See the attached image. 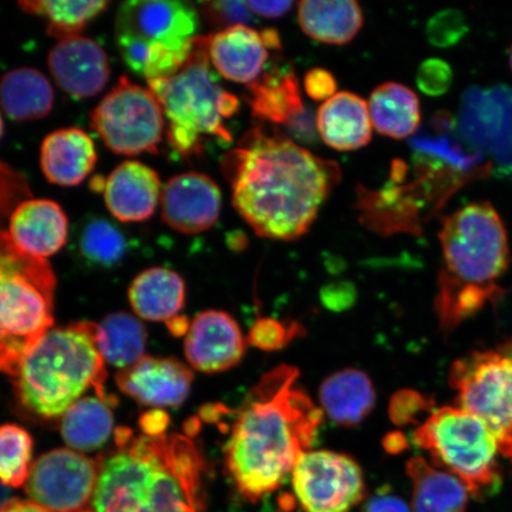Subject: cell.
<instances>
[{"label":"cell","instance_id":"1","mask_svg":"<svg viewBox=\"0 0 512 512\" xmlns=\"http://www.w3.org/2000/svg\"><path fill=\"white\" fill-rule=\"evenodd\" d=\"M223 165L242 219L261 238L281 241L310 229L341 179L336 163L261 127L248 132Z\"/></svg>","mask_w":512,"mask_h":512},{"label":"cell","instance_id":"2","mask_svg":"<svg viewBox=\"0 0 512 512\" xmlns=\"http://www.w3.org/2000/svg\"><path fill=\"white\" fill-rule=\"evenodd\" d=\"M298 376L296 368L280 366L262 377L230 432L228 475L251 503L283 485L322 424V411L296 386Z\"/></svg>","mask_w":512,"mask_h":512},{"label":"cell","instance_id":"3","mask_svg":"<svg viewBox=\"0 0 512 512\" xmlns=\"http://www.w3.org/2000/svg\"><path fill=\"white\" fill-rule=\"evenodd\" d=\"M115 440L118 450L101 460L94 512H203L204 462L190 438L119 428Z\"/></svg>","mask_w":512,"mask_h":512},{"label":"cell","instance_id":"4","mask_svg":"<svg viewBox=\"0 0 512 512\" xmlns=\"http://www.w3.org/2000/svg\"><path fill=\"white\" fill-rule=\"evenodd\" d=\"M443 268L435 298L440 328L456 329L503 296L498 279L508 270L507 229L489 202H473L443 220Z\"/></svg>","mask_w":512,"mask_h":512},{"label":"cell","instance_id":"5","mask_svg":"<svg viewBox=\"0 0 512 512\" xmlns=\"http://www.w3.org/2000/svg\"><path fill=\"white\" fill-rule=\"evenodd\" d=\"M105 360L96 343V324L79 322L49 330L23 358L15 376L22 405L41 418H60L91 387L102 400L106 392Z\"/></svg>","mask_w":512,"mask_h":512},{"label":"cell","instance_id":"6","mask_svg":"<svg viewBox=\"0 0 512 512\" xmlns=\"http://www.w3.org/2000/svg\"><path fill=\"white\" fill-rule=\"evenodd\" d=\"M147 85L162 105L166 139L178 155L200 156L210 138L222 145L233 142L226 123L240 111V101L211 73L208 37H197L187 61L174 74Z\"/></svg>","mask_w":512,"mask_h":512},{"label":"cell","instance_id":"7","mask_svg":"<svg viewBox=\"0 0 512 512\" xmlns=\"http://www.w3.org/2000/svg\"><path fill=\"white\" fill-rule=\"evenodd\" d=\"M56 278L47 260L0 230V373L15 377L25 355L54 324Z\"/></svg>","mask_w":512,"mask_h":512},{"label":"cell","instance_id":"8","mask_svg":"<svg viewBox=\"0 0 512 512\" xmlns=\"http://www.w3.org/2000/svg\"><path fill=\"white\" fill-rule=\"evenodd\" d=\"M197 29V12L188 3L131 0L118 10L115 43L126 66L151 82L168 78L187 61Z\"/></svg>","mask_w":512,"mask_h":512},{"label":"cell","instance_id":"9","mask_svg":"<svg viewBox=\"0 0 512 512\" xmlns=\"http://www.w3.org/2000/svg\"><path fill=\"white\" fill-rule=\"evenodd\" d=\"M413 440L430 452L435 464L462 480L473 497L484 498L501 489L497 439L477 416L460 408H440L416 428Z\"/></svg>","mask_w":512,"mask_h":512},{"label":"cell","instance_id":"10","mask_svg":"<svg viewBox=\"0 0 512 512\" xmlns=\"http://www.w3.org/2000/svg\"><path fill=\"white\" fill-rule=\"evenodd\" d=\"M91 118L102 143L121 156L157 153L166 134L165 115L155 93L125 76L94 108Z\"/></svg>","mask_w":512,"mask_h":512},{"label":"cell","instance_id":"11","mask_svg":"<svg viewBox=\"0 0 512 512\" xmlns=\"http://www.w3.org/2000/svg\"><path fill=\"white\" fill-rule=\"evenodd\" d=\"M450 384L459 408L484 421L501 443L512 427V341L454 362Z\"/></svg>","mask_w":512,"mask_h":512},{"label":"cell","instance_id":"12","mask_svg":"<svg viewBox=\"0 0 512 512\" xmlns=\"http://www.w3.org/2000/svg\"><path fill=\"white\" fill-rule=\"evenodd\" d=\"M294 496L304 512H350L366 495L354 459L332 451H309L292 471Z\"/></svg>","mask_w":512,"mask_h":512},{"label":"cell","instance_id":"13","mask_svg":"<svg viewBox=\"0 0 512 512\" xmlns=\"http://www.w3.org/2000/svg\"><path fill=\"white\" fill-rule=\"evenodd\" d=\"M100 469L101 459L56 448L31 465L25 492L50 512H82L92 502Z\"/></svg>","mask_w":512,"mask_h":512},{"label":"cell","instance_id":"14","mask_svg":"<svg viewBox=\"0 0 512 512\" xmlns=\"http://www.w3.org/2000/svg\"><path fill=\"white\" fill-rule=\"evenodd\" d=\"M162 219L179 233L206 232L219 220L222 194L213 178L184 172L169 179L160 196Z\"/></svg>","mask_w":512,"mask_h":512},{"label":"cell","instance_id":"15","mask_svg":"<svg viewBox=\"0 0 512 512\" xmlns=\"http://www.w3.org/2000/svg\"><path fill=\"white\" fill-rule=\"evenodd\" d=\"M48 66L56 85L74 99L93 98L110 81L106 51L81 35L57 42L48 55Z\"/></svg>","mask_w":512,"mask_h":512},{"label":"cell","instance_id":"16","mask_svg":"<svg viewBox=\"0 0 512 512\" xmlns=\"http://www.w3.org/2000/svg\"><path fill=\"white\" fill-rule=\"evenodd\" d=\"M246 350V339L235 319L222 311H206L190 323L184 352L190 366L214 374L233 368Z\"/></svg>","mask_w":512,"mask_h":512},{"label":"cell","instance_id":"17","mask_svg":"<svg viewBox=\"0 0 512 512\" xmlns=\"http://www.w3.org/2000/svg\"><path fill=\"white\" fill-rule=\"evenodd\" d=\"M194 374L175 358L145 356L134 366L121 370L117 384L121 392L140 405L176 408L190 394Z\"/></svg>","mask_w":512,"mask_h":512},{"label":"cell","instance_id":"18","mask_svg":"<svg viewBox=\"0 0 512 512\" xmlns=\"http://www.w3.org/2000/svg\"><path fill=\"white\" fill-rule=\"evenodd\" d=\"M102 190L111 215L120 222L132 223L149 220L155 214L163 185L150 166L127 160L112 171Z\"/></svg>","mask_w":512,"mask_h":512},{"label":"cell","instance_id":"19","mask_svg":"<svg viewBox=\"0 0 512 512\" xmlns=\"http://www.w3.org/2000/svg\"><path fill=\"white\" fill-rule=\"evenodd\" d=\"M270 49L265 30L256 31L247 25L208 36L209 60L217 73L224 79L248 86L264 73Z\"/></svg>","mask_w":512,"mask_h":512},{"label":"cell","instance_id":"20","mask_svg":"<svg viewBox=\"0 0 512 512\" xmlns=\"http://www.w3.org/2000/svg\"><path fill=\"white\" fill-rule=\"evenodd\" d=\"M68 232V217L60 204L35 198L14 210L8 233L24 253L46 260L66 245Z\"/></svg>","mask_w":512,"mask_h":512},{"label":"cell","instance_id":"21","mask_svg":"<svg viewBox=\"0 0 512 512\" xmlns=\"http://www.w3.org/2000/svg\"><path fill=\"white\" fill-rule=\"evenodd\" d=\"M41 169L48 182L75 187L92 174L96 155L93 139L80 128H62L50 133L41 146Z\"/></svg>","mask_w":512,"mask_h":512},{"label":"cell","instance_id":"22","mask_svg":"<svg viewBox=\"0 0 512 512\" xmlns=\"http://www.w3.org/2000/svg\"><path fill=\"white\" fill-rule=\"evenodd\" d=\"M316 125L323 142L341 152L360 150L373 137L368 104L351 92L336 93L326 100L319 107Z\"/></svg>","mask_w":512,"mask_h":512},{"label":"cell","instance_id":"23","mask_svg":"<svg viewBox=\"0 0 512 512\" xmlns=\"http://www.w3.org/2000/svg\"><path fill=\"white\" fill-rule=\"evenodd\" d=\"M298 19L306 36L335 46L354 40L364 22L354 0H304L298 5Z\"/></svg>","mask_w":512,"mask_h":512},{"label":"cell","instance_id":"24","mask_svg":"<svg viewBox=\"0 0 512 512\" xmlns=\"http://www.w3.org/2000/svg\"><path fill=\"white\" fill-rule=\"evenodd\" d=\"M128 298L140 318L166 322L178 316L185 303V284L178 273L152 267L133 280Z\"/></svg>","mask_w":512,"mask_h":512},{"label":"cell","instance_id":"25","mask_svg":"<svg viewBox=\"0 0 512 512\" xmlns=\"http://www.w3.org/2000/svg\"><path fill=\"white\" fill-rule=\"evenodd\" d=\"M320 401L326 414L344 427H354L367 418L375 406L376 394L367 374L356 369L337 371L320 387Z\"/></svg>","mask_w":512,"mask_h":512},{"label":"cell","instance_id":"26","mask_svg":"<svg viewBox=\"0 0 512 512\" xmlns=\"http://www.w3.org/2000/svg\"><path fill=\"white\" fill-rule=\"evenodd\" d=\"M413 483L414 512H465L470 492L451 472L438 470L416 457L407 463Z\"/></svg>","mask_w":512,"mask_h":512},{"label":"cell","instance_id":"27","mask_svg":"<svg viewBox=\"0 0 512 512\" xmlns=\"http://www.w3.org/2000/svg\"><path fill=\"white\" fill-rule=\"evenodd\" d=\"M247 101L254 117L287 124L305 112L299 81L291 69L272 70L248 86Z\"/></svg>","mask_w":512,"mask_h":512},{"label":"cell","instance_id":"28","mask_svg":"<svg viewBox=\"0 0 512 512\" xmlns=\"http://www.w3.org/2000/svg\"><path fill=\"white\" fill-rule=\"evenodd\" d=\"M54 102V89L40 70L17 68L0 79V106L19 123L47 117Z\"/></svg>","mask_w":512,"mask_h":512},{"label":"cell","instance_id":"29","mask_svg":"<svg viewBox=\"0 0 512 512\" xmlns=\"http://www.w3.org/2000/svg\"><path fill=\"white\" fill-rule=\"evenodd\" d=\"M368 107L371 124L382 136L405 139L418 130L420 100L402 83L386 82L374 89Z\"/></svg>","mask_w":512,"mask_h":512},{"label":"cell","instance_id":"30","mask_svg":"<svg viewBox=\"0 0 512 512\" xmlns=\"http://www.w3.org/2000/svg\"><path fill=\"white\" fill-rule=\"evenodd\" d=\"M110 405L98 395L75 402L62 416L61 434L64 443L81 452H92L104 446L114 430Z\"/></svg>","mask_w":512,"mask_h":512},{"label":"cell","instance_id":"31","mask_svg":"<svg viewBox=\"0 0 512 512\" xmlns=\"http://www.w3.org/2000/svg\"><path fill=\"white\" fill-rule=\"evenodd\" d=\"M96 343L105 362L124 370L145 357L147 331L130 313H111L96 324Z\"/></svg>","mask_w":512,"mask_h":512},{"label":"cell","instance_id":"32","mask_svg":"<svg viewBox=\"0 0 512 512\" xmlns=\"http://www.w3.org/2000/svg\"><path fill=\"white\" fill-rule=\"evenodd\" d=\"M19 8L28 14L47 19V34L59 40L80 36L94 18L110 5L108 2H68V0H32L21 2Z\"/></svg>","mask_w":512,"mask_h":512},{"label":"cell","instance_id":"33","mask_svg":"<svg viewBox=\"0 0 512 512\" xmlns=\"http://www.w3.org/2000/svg\"><path fill=\"white\" fill-rule=\"evenodd\" d=\"M76 247L88 266L112 268L127 253L126 236L118 226L104 217H87L80 224Z\"/></svg>","mask_w":512,"mask_h":512},{"label":"cell","instance_id":"34","mask_svg":"<svg viewBox=\"0 0 512 512\" xmlns=\"http://www.w3.org/2000/svg\"><path fill=\"white\" fill-rule=\"evenodd\" d=\"M31 435L17 425L0 426V483L19 488L27 482L32 456Z\"/></svg>","mask_w":512,"mask_h":512},{"label":"cell","instance_id":"35","mask_svg":"<svg viewBox=\"0 0 512 512\" xmlns=\"http://www.w3.org/2000/svg\"><path fill=\"white\" fill-rule=\"evenodd\" d=\"M467 22L462 12L444 10L438 12L427 23L426 34L428 41L439 48H450L466 35Z\"/></svg>","mask_w":512,"mask_h":512},{"label":"cell","instance_id":"36","mask_svg":"<svg viewBox=\"0 0 512 512\" xmlns=\"http://www.w3.org/2000/svg\"><path fill=\"white\" fill-rule=\"evenodd\" d=\"M300 332L302 328L298 324L286 325L275 319L264 318L253 325L247 341L261 350L274 351L283 349Z\"/></svg>","mask_w":512,"mask_h":512},{"label":"cell","instance_id":"37","mask_svg":"<svg viewBox=\"0 0 512 512\" xmlns=\"http://www.w3.org/2000/svg\"><path fill=\"white\" fill-rule=\"evenodd\" d=\"M201 6L203 16L215 27L227 29L253 22L252 11L248 8L247 2H238V0L220 2L219 0V2L202 3Z\"/></svg>","mask_w":512,"mask_h":512},{"label":"cell","instance_id":"38","mask_svg":"<svg viewBox=\"0 0 512 512\" xmlns=\"http://www.w3.org/2000/svg\"><path fill=\"white\" fill-rule=\"evenodd\" d=\"M453 72L450 64L440 59H430L421 63L416 74V85L420 91L430 96H441L450 91Z\"/></svg>","mask_w":512,"mask_h":512},{"label":"cell","instance_id":"39","mask_svg":"<svg viewBox=\"0 0 512 512\" xmlns=\"http://www.w3.org/2000/svg\"><path fill=\"white\" fill-rule=\"evenodd\" d=\"M427 401L418 393L406 392L398 393L390 403V416L395 424L405 425L412 422L416 414L424 411L427 407Z\"/></svg>","mask_w":512,"mask_h":512},{"label":"cell","instance_id":"40","mask_svg":"<svg viewBox=\"0 0 512 512\" xmlns=\"http://www.w3.org/2000/svg\"><path fill=\"white\" fill-rule=\"evenodd\" d=\"M304 88L311 99L325 102L336 94L337 81L328 70L313 68L304 76Z\"/></svg>","mask_w":512,"mask_h":512},{"label":"cell","instance_id":"41","mask_svg":"<svg viewBox=\"0 0 512 512\" xmlns=\"http://www.w3.org/2000/svg\"><path fill=\"white\" fill-rule=\"evenodd\" d=\"M362 512H412L407 503L398 496L389 492V490H381L368 499L364 504Z\"/></svg>","mask_w":512,"mask_h":512},{"label":"cell","instance_id":"42","mask_svg":"<svg viewBox=\"0 0 512 512\" xmlns=\"http://www.w3.org/2000/svg\"><path fill=\"white\" fill-rule=\"evenodd\" d=\"M169 422L168 414L162 411V409H155V411L147 412L142 416L140 426H142L143 434L155 437V435L165 434Z\"/></svg>","mask_w":512,"mask_h":512},{"label":"cell","instance_id":"43","mask_svg":"<svg viewBox=\"0 0 512 512\" xmlns=\"http://www.w3.org/2000/svg\"><path fill=\"white\" fill-rule=\"evenodd\" d=\"M248 8L251 9L253 14L264 18H280L287 14L292 9V2H255L249 0L247 2Z\"/></svg>","mask_w":512,"mask_h":512},{"label":"cell","instance_id":"44","mask_svg":"<svg viewBox=\"0 0 512 512\" xmlns=\"http://www.w3.org/2000/svg\"><path fill=\"white\" fill-rule=\"evenodd\" d=\"M0 512H50L40 505L35 504L34 502L23 501V499H10V501H6L2 507H0Z\"/></svg>","mask_w":512,"mask_h":512},{"label":"cell","instance_id":"45","mask_svg":"<svg viewBox=\"0 0 512 512\" xmlns=\"http://www.w3.org/2000/svg\"><path fill=\"white\" fill-rule=\"evenodd\" d=\"M166 325H168L171 334L175 336L188 334V330L190 328L189 320L183 316L172 318L168 323H166Z\"/></svg>","mask_w":512,"mask_h":512},{"label":"cell","instance_id":"46","mask_svg":"<svg viewBox=\"0 0 512 512\" xmlns=\"http://www.w3.org/2000/svg\"><path fill=\"white\" fill-rule=\"evenodd\" d=\"M387 450L389 452H401L406 447V441L400 434H392L388 438L386 443Z\"/></svg>","mask_w":512,"mask_h":512},{"label":"cell","instance_id":"47","mask_svg":"<svg viewBox=\"0 0 512 512\" xmlns=\"http://www.w3.org/2000/svg\"><path fill=\"white\" fill-rule=\"evenodd\" d=\"M499 451H501L505 457L512 459V427L507 437H505L501 443H498Z\"/></svg>","mask_w":512,"mask_h":512},{"label":"cell","instance_id":"48","mask_svg":"<svg viewBox=\"0 0 512 512\" xmlns=\"http://www.w3.org/2000/svg\"><path fill=\"white\" fill-rule=\"evenodd\" d=\"M3 134H4V123H3L2 114H0V139H2Z\"/></svg>","mask_w":512,"mask_h":512},{"label":"cell","instance_id":"49","mask_svg":"<svg viewBox=\"0 0 512 512\" xmlns=\"http://www.w3.org/2000/svg\"><path fill=\"white\" fill-rule=\"evenodd\" d=\"M2 489H0V507H2V505L5 503L4 502V495L2 494Z\"/></svg>","mask_w":512,"mask_h":512},{"label":"cell","instance_id":"50","mask_svg":"<svg viewBox=\"0 0 512 512\" xmlns=\"http://www.w3.org/2000/svg\"><path fill=\"white\" fill-rule=\"evenodd\" d=\"M509 64H510V69L512 72V46L510 48V53H509Z\"/></svg>","mask_w":512,"mask_h":512},{"label":"cell","instance_id":"51","mask_svg":"<svg viewBox=\"0 0 512 512\" xmlns=\"http://www.w3.org/2000/svg\"><path fill=\"white\" fill-rule=\"evenodd\" d=\"M82 512H93V511H82Z\"/></svg>","mask_w":512,"mask_h":512}]
</instances>
